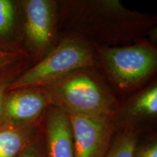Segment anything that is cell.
I'll use <instances>...</instances> for the list:
<instances>
[{
  "label": "cell",
  "mask_w": 157,
  "mask_h": 157,
  "mask_svg": "<svg viewBox=\"0 0 157 157\" xmlns=\"http://www.w3.org/2000/svg\"><path fill=\"white\" fill-rule=\"evenodd\" d=\"M50 105L42 87L8 91L4 100L0 122L16 126L39 124Z\"/></svg>",
  "instance_id": "cell-8"
},
{
  "label": "cell",
  "mask_w": 157,
  "mask_h": 157,
  "mask_svg": "<svg viewBox=\"0 0 157 157\" xmlns=\"http://www.w3.org/2000/svg\"><path fill=\"white\" fill-rule=\"evenodd\" d=\"M27 68L29 67L17 68L0 74V121H1L3 103L6 94L8 93L9 88L15 78Z\"/></svg>",
  "instance_id": "cell-15"
},
{
  "label": "cell",
  "mask_w": 157,
  "mask_h": 157,
  "mask_svg": "<svg viewBox=\"0 0 157 157\" xmlns=\"http://www.w3.org/2000/svg\"><path fill=\"white\" fill-rule=\"evenodd\" d=\"M20 2L23 15L24 46L35 63L60 39L59 3L56 0H23Z\"/></svg>",
  "instance_id": "cell-5"
},
{
  "label": "cell",
  "mask_w": 157,
  "mask_h": 157,
  "mask_svg": "<svg viewBox=\"0 0 157 157\" xmlns=\"http://www.w3.org/2000/svg\"><path fill=\"white\" fill-rule=\"evenodd\" d=\"M155 17V24L153 27L150 33H149L148 39L154 42H157V12L156 14H154Z\"/></svg>",
  "instance_id": "cell-17"
},
{
  "label": "cell",
  "mask_w": 157,
  "mask_h": 157,
  "mask_svg": "<svg viewBox=\"0 0 157 157\" xmlns=\"http://www.w3.org/2000/svg\"><path fill=\"white\" fill-rule=\"evenodd\" d=\"M34 64L25 47H15L0 44V74L21 67Z\"/></svg>",
  "instance_id": "cell-12"
},
{
  "label": "cell",
  "mask_w": 157,
  "mask_h": 157,
  "mask_svg": "<svg viewBox=\"0 0 157 157\" xmlns=\"http://www.w3.org/2000/svg\"><path fill=\"white\" fill-rule=\"evenodd\" d=\"M111 116L117 130L128 128L140 135L143 130L157 128V77L119 98Z\"/></svg>",
  "instance_id": "cell-6"
},
{
  "label": "cell",
  "mask_w": 157,
  "mask_h": 157,
  "mask_svg": "<svg viewBox=\"0 0 157 157\" xmlns=\"http://www.w3.org/2000/svg\"><path fill=\"white\" fill-rule=\"evenodd\" d=\"M94 48L96 66L119 98L157 77V42L146 38L124 46Z\"/></svg>",
  "instance_id": "cell-3"
},
{
  "label": "cell",
  "mask_w": 157,
  "mask_h": 157,
  "mask_svg": "<svg viewBox=\"0 0 157 157\" xmlns=\"http://www.w3.org/2000/svg\"><path fill=\"white\" fill-rule=\"evenodd\" d=\"M60 34H71L93 47H119L148 38L154 15L124 6L119 0H61Z\"/></svg>",
  "instance_id": "cell-1"
},
{
  "label": "cell",
  "mask_w": 157,
  "mask_h": 157,
  "mask_svg": "<svg viewBox=\"0 0 157 157\" xmlns=\"http://www.w3.org/2000/svg\"><path fill=\"white\" fill-rule=\"evenodd\" d=\"M39 124L9 125L0 129V157H17L31 140V133Z\"/></svg>",
  "instance_id": "cell-10"
},
{
  "label": "cell",
  "mask_w": 157,
  "mask_h": 157,
  "mask_svg": "<svg viewBox=\"0 0 157 157\" xmlns=\"http://www.w3.org/2000/svg\"><path fill=\"white\" fill-rule=\"evenodd\" d=\"M17 157H42V153L36 140L31 139Z\"/></svg>",
  "instance_id": "cell-16"
},
{
  "label": "cell",
  "mask_w": 157,
  "mask_h": 157,
  "mask_svg": "<svg viewBox=\"0 0 157 157\" xmlns=\"http://www.w3.org/2000/svg\"><path fill=\"white\" fill-rule=\"evenodd\" d=\"M135 157H157V128L143 142L139 138Z\"/></svg>",
  "instance_id": "cell-14"
},
{
  "label": "cell",
  "mask_w": 157,
  "mask_h": 157,
  "mask_svg": "<svg viewBox=\"0 0 157 157\" xmlns=\"http://www.w3.org/2000/svg\"><path fill=\"white\" fill-rule=\"evenodd\" d=\"M42 121L48 157H74L73 136L68 115L50 105Z\"/></svg>",
  "instance_id": "cell-9"
},
{
  "label": "cell",
  "mask_w": 157,
  "mask_h": 157,
  "mask_svg": "<svg viewBox=\"0 0 157 157\" xmlns=\"http://www.w3.org/2000/svg\"><path fill=\"white\" fill-rule=\"evenodd\" d=\"M16 23V7L14 2L0 0V44L13 46L5 42L14 32ZM20 47V46H15Z\"/></svg>",
  "instance_id": "cell-13"
},
{
  "label": "cell",
  "mask_w": 157,
  "mask_h": 157,
  "mask_svg": "<svg viewBox=\"0 0 157 157\" xmlns=\"http://www.w3.org/2000/svg\"><path fill=\"white\" fill-rule=\"evenodd\" d=\"M74 157H105L117 132L112 116H68Z\"/></svg>",
  "instance_id": "cell-7"
},
{
  "label": "cell",
  "mask_w": 157,
  "mask_h": 157,
  "mask_svg": "<svg viewBox=\"0 0 157 157\" xmlns=\"http://www.w3.org/2000/svg\"><path fill=\"white\" fill-rule=\"evenodd\" d=\"M140 134L131 129H117L105 157H135Z\"/></svg>",
  "instance_id": "cell-11"
},
{
  "label": "cell",
  "mask_w": 157,
  "mask_h": 157,
  "mask_svg": "<svg viewBox=\"0 0 157 157\" xmlns=\"http://www.w3.org/2000/svg\"><path fill=\"white\" fill-rule=\"evenodd\" d=\"M90 66H96L93 45L74 34H60L56 46L23 71L12 83L9 91L45 87L76 70Z\"/></svg>",
  "instance_id": "cell-4"
},
{
  "label": "cell",
  "mask_w": 157,
  "mask_h": 157,
  "mask_svg": "<svg viewBox=\"0 0 157 157\" xmlns=\"http://www.w3.org/2000/svg\"><path fill=\"white\" fill-rule=\"evenodd\" d=\"M42 88L50 105L68 116H111L119 100L96 66L76 70Z\"/></svg>",
  "instance_id": "cell-2"
}]
</instances>
